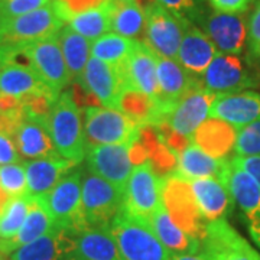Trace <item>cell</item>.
<instances>
[{
    "mask_svg": "<svg viewBox=\"0 0 260 260\" xmlns=\"http://www.w3.org/2000/svg\"><path fill=\"white\" fill-rule=\"evenodd\" d=\"M59 156L81 164L87 153L81 107L71 88L64 90L44 121Z\"/></svg>",
    "mask_w": 260,
    "mask_h": 260,
    "instance_id": "cell-1",
    "label": "cell"
},
{
    "mask_svg": "<svg viewBox=\"0 0 260 260\" xmlns=\"http://www.w3.org/2000/svg\"><path fill=\"white\" fill-rule=\"evenodd\" d=\"M109 227L123 260L171 259V253L160 243L146 218L121 208Z\"/></svg>",
    "mask_w": 260,
    "mask_h": 260,
    "instance_id": "cell-2",
    "label": "cell"
},
{
    "mask_svg": "<svg viewBox=\"0 0 260 260\" xmlns=\"http://www.w3.org/2000/svg\"><path fill=\"white\" fill-rule=\"evenodd\" d=\"M83 116L87 148L130 143L139 133L140 124L116 109L87 106Z\"/></svg>",
    "mask_w": 260,
    "mask_h": 260,
    "instance_id": "cell-3",
    "label": "cell"
},
{
    "mask_svg": "<svg viewBox=\"0 0 260 260\" xmlns=\"http://www.w3.org/2000/svg\"><path fill=\"white\" fill-rule=\"evenodd\" d=\"M162 203L178 227L201 243L207 229V221L200 211L191 182L178 174L162 181Z\"/></svg>",
    "mask_w": 260,
    "mask_h": 260,
    "instance_id": "cell-4",
    "label": "cell"
},
{
    "mask_svg": "<svg viewBox=\"0 0 260 260\" xmlns=\"http://www.w3.org/2000/svg\"><path fill=\"white\" fill-rule=\"evenodd\" d=\"M200 83L213 94H230L259 88L260 73L240 56L218 52L201 75Z\"/></svg>",
    "mask_w": 260,
    "mask_h": 260,
    "instance_id": "cell-5",
    "label": "cell"
},
{
    "mask_svg": "<svg viewBox=\"0 0 260 260\" xmlns=\"http://www.w3.org/2000/svg\"><path fill=\"white\" fill-rule=\"evenodd\" d=\"M52 0L47 6L0 23V45L20 48L45 38L54 37L64 28Z\"/></svg>",
    "mask_w": 260,
    "mask_h": 260,
    "instance_id": "cell-6",
    "label": "cell"
},
{
    "mask_svg": "<svg viewBox=\"0 0 260 260\" xmlns=\"http://www.w3.org/2000/svg\"><path fill=\"white\" fill-rule=\"evenodd\" d=\"M83 169L71 171L56 184L47 195L41 197V203L58 227L77 230L85 227L81 205Z\"/></svg>",
    "mask_w": 260,
    "mask_h": 260,
    "instance_id": "cell-7",
    "label": "cell"
},
{
    "mask_svg": "<svg viewBox=\"0 0 260 260\" xmlns=\"http://www.w3.org/2000/svg\"><path fill=\"white\" fill-rule=\"evenodd\" d=\"M81 205L85 225H110L123 208V191L83 168Z\"/></svg>",
    "mask_w": 260,
    "mask_h": 260,
    "instance_id": "cell-8",
    "label": "cell"
},
{
    "mask_svg": "<svg viewBox=\"0 0 260 260\" xmlns=\"http://www.w3.org/2000/svg\"><path fill=\"white\" fill-rule=\"evenodd\" d=\"M146 23L143 41L155 54L164 58L177 59L181 39L184 37L186 23L177 15L169 12L156 0H150L143 6Z\"/></svg>",
    "mask_w": 260,
    "mask_h": 260,
    "instance_id": "cell-9",
    "label": "cell"
},
{
    "mask_svg": "<svg viewBox=\"0 0 260 260\" xmlns=\"http://www.w3.org/2000/svg\"><path fill=\"white\" fill-rule=\"evenodd\" d=\"M56 35L13 49L22 59H25L37 71L42 81L54 93L61 94L73 81Z\"/></svg>",
    "mask_w": 260,
    "mask_h": 260,
    "instance_id": "cell-10",
    "label": "cell"
},
{
    "mask_svg": "<svg viewBox=\"0 0 260 260\" xmlns=\"http://www.w3.org/2000/svg\"><path fill=\"white\" fill-rule=\"evenodd\" d=\"M87 97H93L103 107L119 110V99L126 88L119 67L107 64L91 56L85 70L74 81Z\"/></svg>",
    "mask_w": 260,
    "mask_h": 260,
    "instance_id": "cell-11",
    "label": "cell"
},
{
    "mask_svg": "<svg viewBox=\"0 0 260 260\" xmlns=\"http://www.w3.org/2000/svg\"><path fill=\"white\" fill-rule=\"evenodd\" d=\"M162 181L148 162L136 165L123 191V210L149 221L162 204Z\"/></svg>",
    "mask_w": 260,
    "mask_h": 260,
    "instance_id": "cell-12",
    "label": "cell"
},
{
    "mask_svg": "<svg viewBox=\"0 0 260 260\" xmlns=\"http://www.w3.org/2000/svg\"><path fill=\"white\" fill-rule=\"evenodd\" d=\"M201 253L208 260H260V251L227 220L207 224L201 240Z\"/></svg>",
    "mask_w": 260,
    "mask_h": 260,
    "instance_id": "cell-13",
    "label": "cell"
},
{
    "mask_svg": "<svg viewBox=\"0 0 260 260\" xmlns=\"http://www.w3.org/2000/svg\"><path fill=\"white\" fill-rule=\"evenodd\" d=\"M215 95L217 94L207 91L198 80L175 103V106L162 121H167L179 135L192 138L195 130L210 117V110Z\"/></svg>",
    "mask_w": 260,
    "mask_h": 260,
    "instance_id": "cell-14",
    "label": "cell"
},
{
    "mask_svg": "<svg viewBox=\"0 0 260 260\" xmlns=\"http://www.w3.org/2000/svg\"><path fill=\"white\" fill-rule=\"evenodd\" d=\"M132 143V142H130ZM130 143L90 146L85 153V169L124 191L135 164L130 158Z\"/></svg>",
    "mask_w": 260,
    "mask_h": 260,
    "instance_id": "cell-15",
    "label": "cell"
},
{
    "mask_svg": "<svg viewBox=\"0 0 260 260\" xmlns=\"http://www.w3.org/2000/svg\"><path fill=\"white\" fill-rule=\"evenodd\" d=\"M205 35L223 54L239 55L247 44V22L243 15L213 10L198 19Z\"/></svg>",
    "mask_w": 260,
    "mask_h": 260,
    "instance_id": "cell-16",
    "label": "cell"
},
{
    "mask_svg": "<svg viewBox=\"0 0 260 260\" xmlns=\"http://www.w3.org/2000/svg\"><path fill=\"white\" fill-rule=\"evenodd\" d=\"M119 68L123 75L126 88H133L156 99L158 55L143 41H136L129 58Z\"/></svg>",
    "mask_w": 260,
    "mask_h": 260,
    "instance_id": "cell-17",
    "label": "cell"
},
{
    "mask_svg": "<svg viewBox=\"0 0 260 260\" xmlns=\"http://www.w3.org/2000/svg\"><path fill=\"white\" fill-rule=\"evenodd\" d=\"M10 49L12 55L0 68V94L16 99L37 94H56L42 81L37 71L15 52L13 48Z\"/></svg>",
    "mask_w": 260,
    "mask_h": 260,
    "instance_id": "cell-18",
    "label": "cell"
},
{
    "mask_svg": "<svg viewBox=\"0 0 260 260\" xmlns=\"http://www.w3.org/2000/svg\"><path fill=\"white\" fill-rule=\"evenodd\" d=\"M158 121H162L186 90L198 81L177 59L158 56Z\"/></svg>",
    "mask_w": 260,
    "mask_h": 260,
    "instance_id": "cell-19",
    "label": "cell"
},
{
    "mask_svg": "<svg viewBox=\"0 0 260 260\" xmlns=\"http://www.w3.org/2000/svg\"><path fill=\"white\" fill-rule=\"evenodd\" d=\"M73 260H123L109 225L71 230Z\"/></svg>",
    "mask_w": 260,
    "mask_h": 260,
    "instance_id": "cell-20",
    "label": "cell"
},
{
    "mask_svg": "<svg viewBox=\"0 0 260 260\" xmlns=\"http://www.w3.org/2000/svg\"><path fill=\"white\" fill-rule=\"evenodd\" d=\"M210 117L227 121L237 130L260 120V93L217 94L210 110Z\"/></svg>",
    "mask_w": 260,
    "mask_h": 260,
    "instance_id": "cell-21",
    "label": "cell"
},
{
    "mask_svg": "<svg viewBox=\"0 0 260 260\" xmlns=\"http://www.w3.org/2000/svg\"><path fill=\"white\" fill-rule=\"evenodd\" d=\"M217 55V48L201 28L186 23L184 37L178 49L177 61L195 78H201Z\"/></svg>",
    "mask_w": 260,
    "mask_h": 260,
    "instance_id": "cell-22",
    "label": "cell"
},
{
    "mask_svg": "<svg viewBox=\"0 0 260 260\" xmlns=\"http://www.w3.org/2000/svg\"><path fill=\"white\" fill-rule=\"evenodd\" d=\"M9 260H73L71 230L54 225L35 242L12 251Z\"/></svg>",
    "mask_w": 260,
    "mask_h": 260,
    "instance_id": "cell-23",
    "label": "cell"
},
{
    "mask_svg": "<svg viewBox=\"0 0 260 260\" xmlns=\"http://www.w3.org/2000/svg\"><path fill=\"white\" fill-rule=\"evenodd\" d=\"M189 182L205 221L213 223L217 220H225L233 211L234 200L223 181L218 178H200Z\"/></svg>",
    "mask_w": 260,
    "mask_h": 260,
    "instance_id": "cell-24",
    "label": "cell"
},
{
    "mask_svg": "<svg viewBox=\"0 0 260 260\" xmlns=\"http://www.w3.org/2000/svg\"><path fill=\"white\" fill-rule=\"evenodd\" d=\"M23 165L26 171L28 195L32 198L47 195L59 182V179L78 167V164L62 156L29 159L23 160Z\"/></svg>",
    "mask_w": 260,
    "mask_h": 260,
    "instance_id": "cell-25",
    "label": "cell"
},
{
    "mask_svg": "<svg viewBox=\"0 0 260 260\" xmlns=\"http://www.w3.org/2000/svg\"><path fill=\"white\" fill-rule=\"evenodd\" d=\"M12 139L20 158L25 160L59 156L42 120L25 116L16 126Z\"/></svg>",
    "mask_w": 260,
    "mask_h": 260,
    "instance_id": "cell-26",
    "label": "cell"
},
{
    "mask_svg": "<svg viewBox=\"0 0 260 260\" xmlns=\"http://www.w3.org/2000/svg\"><path fill=\"white\" fill-rule=\"evenodd\" d=\"M237 129L230 123L208 117L192 135V142L207 155L214 159H232V153L236 148Z\"/></svg>",
    "mask_w": 260,
    "mask_h": 260,
    "instance_id": "cell-27",
    "label": "cell"
},
{
    "mask_svg": "<svg viewBox=\"0 0 260 260\" xmlns=\"http://www.w3.org/2000/svg\"><path fill=\"white\" fill-rule=\"evenodd\" d=\"M136 140L146 153L148 164L160 178L177 174L178 153L167 145L153 124H142Z\"/></svg>",
    "mask_w": 260,
    "mask_h": 260,
    "instance_id": "cell-28",
    "label": "cell"
},
{
    "mask_svg": "<svg viewBox=\"0 0 260 260\" xmlns=\"http://www.w3.org/2000/svg\"><path fill=\"white\" fill-rule=\"evenodd\" d=\"M229 164L230 159L211 158L191 140V143L178 155L177 174L188 181L200 179V178L223 179Z\"/></svg>",
    "mask_w": 260,
    "mask_h": 260,
    "instance_id": "cell-29",
    "label": "cell"
},
{
    "mask_svg": "<svg viewBox=\"0 0 260 260\" xmlns=\"http://www.w3.org/2000/svg\"><path fill=\"white\" fill-rule=\"evenodd\" d=\"M54 225L55 223H54L52 217L49 215L47 208L41 203V200L32 198L26 220L22 224L20 230L12 239L0 240V253L9 256L12 251L18 250L19 247L35 242L41 236L47 234Z\"/></svg>",
    "mask_w": 260,
    "mask_h": 260,
    "instance_id": "cell-30",
    "label": "cell"
},
{
    "mask_svg": "<svg viewBox=\"0 0 260 260\" xmlns=\"http://www.w3.org/2000/svg\"><path fill=\"white\" fill-rule=\"evenodd\" d=\"M149 223L152 225L155 234L158 236L160 243L167 247V250L171 254L201 251V243L195 240L189 234H186L185 232H182L177 224L172 221L164 203L150 215Z\"/></svg>",
    "mask_w": 260,
    "mask_h": 260,
    "instance_id": "cell-31",
    "label": "cell"
},
{
    "mask_svg": "<svg viewBox=\"0 0 260 260\" xmlns=\"http://www.w3.org/2000/svg\"><path fill=\"white\" fill-rule=\"evenodd\" d=\"M112 9L113 0H107L106 3H103L97 8L70 15L65 20V25L74 29L77 34L87 38L90 42H93L110 32Z\"/></svg>",
    "mask_w": 260,
    "mask_h": 260,
    "instance_id": "cell-32",
    "label": "cell"
},
{
    "mask_svg": "<svg viewBox=\"0 0 260 260\" xmlns=\"http://www.w3.org/2000/svg\"><path fill=\"white\" fill-rule=\"evenodd\" d=\"M58 42L64 55V61L71 77V81H75L85 70V65L91 58V42L77 34L68 25L58 32Z\"/></svg>",
    "mask_w": 260,
    "mask_h": 260,
    "instance_id": "cell-33",
    "label": "cell"
},
{
    "mask_svg": "<svg viewBox=\"0 0 260 260\" xmlns=\"http://www.w3.org/2000/svg\"><path fill=\"white\" fill-rule=\"evenodd\" d=\"M146 13L139 2L116 3L113 2L110 32L129 39H138L145 32Z\"/></svg>",
    "mask_w": 260,
    "mask_h": 260,
    "instance_id": "cell-34",
    "label": "cell"
},
{
    "mask_svg": "<svg viewBox=\"0 0 260 260\" xmlns=\"http://www.w3.org/2000/svg\"><path fill=\"white\" fill-rule=\"evenodd\" d=\"M119 110L138 124H156L158 104L153 97L133 88H124L119 99Z\"/></svg>",
    "mask_w": 260,
    "mask_h": 260,
    "instance_id": "cell-35",
    "label": "cell"
},
{
    "mask_svg": "<svg viewBox=\"0 0 260 260\" xmlns=\"http://www.w3.org/2000/svg\"><path fill=\"white\" fill-rule=\"evenodd\" d=\"M136 41L138 39H129L109 32L91 42V56L107 64L120 67L132 54Z\"/></svg>",
    "mask_w": 260,
    "mask_h": 260,
    "instance_id": "cell-36",
    "label": "cell"
},
{
    "mask_svg": "<svg viewBox=\"0 0 260 260\" xmlns=\"http://www.w3.org/2000/svg\"><path fill=\"white\" fill-rule=\"evenodd\" d=\"M32 197L22 195L9 198L0 208V240L12 239L20 230L29 213Z\"/></svg>",
    "mask_w": 260,
    "mask_h": 260,
    "instance_id": "cell-37",
    "label": "cell"
},
{
    "mask_svg": "<svg viewBox=\"0 0 260 260\" xmlns=\"http://www.w3.org/2000/svg\"><path fill=\"white\" fill-rule=\"evenodd\" d=\"M243 169L250 175L260 186V158L259 156H250L243 160ZM244 223L249 230L251 240L257 244L260 249V201L256 204L246 207L242 210Z\"/></svg>",
    "mask_w": 260,
    "mask_h": 260,
    "instance_id": "cell-38",
    "label": "cell"
},
{
    "mask_svg": "<svg viewBox=\"0 0 260 260\" xmlns=\"http://www.w3.org/2000/svg\"><path fill=\"white\" fill-rule=\"evenodd\" d=\"M0 188L9 198L28 195V181L23 162L0 165Z\"/></svg>",
    "mask_w": 260,
    "mask_h": 260,
    "instance_id": "cell-39",
    "label": "cell"
},
{
    "mask_svg": "<svg viewBox=\"0 0 260 260\" xmlns=\"http://www.w3.org/2000/svg\"><path fill=\"white\" fill-rule=\"evenodd\" d=\"M234 150L239 156H260V120L237 130Z\"/></svg>",
    "mask_w": 260,
    "mask_h": 260,
    "instance_id": "cell-40",
    "label": "cell"
},
{
    "mask_svg": "<svg viewBox=\"0 0 260 260\" xmlns=\"http://www.w3.org/2000/svg\"><path fill=\"white\" fill-rule=\"evenodd\" d=\"M51 0H0V23L47 6Z\"/></svg>",
    "mask_w": 260,
    "mask_h": 260,
    "instance_id": "cell-41",
    "label": "cell"
},
{
    "mask_svg": "<svg viewBox=\"0 0 260 260\" xmlns=\"http://www.w3.org/2000/svg\"><path fill=\"white\" fill-rule=\"evenodd\" d=\"M169 12L177 15L178 18L194 23L198 20L203 10L200 8V0H156Z\"/></svg>",
    "mask_w": 260,
    "mask_h": 260,
    "instance_id": "cell-42",
    "label": "cell"
},
{
    "mask_svg": "<svg viewBox=\"0 0 260 260\" xmlns=\"http://www.w3.org/2000/svg\"><path fill=\"white\" fill-rule=\"evenodd\" d=\"M106 2L107 0H52V3L55 5L58 15L64 20V23L70 15L93 9V8H97V6H100Z\"/></svg>",
    "mask_w": 260,
    "mask_h": 260,
    "instance_id": "cell-43",
    "label": "cell"
},
{
    "mask_svg": "<svg viewBox=\"0 0 260 260\" xmlns=\"http://www.w3.org/2000/svg\"><path fill=\"white\" fill-rule=\"evenodd\" d=\"M247 48L249 58L254 59L260 51V2L254 6V10L247 22Z\"/></svg>",
    "mask_w": 260,
    "mask_h": 260,
    "instance_id": "cell-44",
    "label": "cell"
},
{
    "mask_svg": "<svg viewBox=\"0 0 260 260\" xmlns=\"http://www.w3.org/2000/svg\"><path fill=\"white\" fill-rule=\"evenodd\" d=\"M208 5L217 12L243 15L250 9L254 0H207Z\"/></svg>",
    "mask_w": 260,
    "mask_h": 260,
    "instance_id": "cell-45",
    "label": "cell"
},
{
    "mask_svg": "<svg viewBox=\"0 0 260 260\" xmlns=\"http://www.w3.org/2000/svg\"><path fill=\"white\" fill-rule=\"evenodd\" d=\"M22 160L12 136L0 132V165L19 164Z\"/></svg>",
    "mask_w": 260,
    "mask_h": 260,
    "instance_id": "cell-46",
    "label": "cell"
},
{
    "mask_svg": "<svg viewBox=\"0 0 260 260\" xmlns=\"http://www.w3.org/2000/svg\"><path fill=\"white\" fill-rule=\"evenodd\" d=\"M169 260H208L204 254L200 253H181V254H171Z\"/></svg>",
    "mask_w": 260,
    "mask_h": 260,
    "instance_id": "cell-47",
    "label": "cell"
},
{
    "mask_svg": "<svg viewBox=\"0 0 260 260\" xmlns=\"http://www.w3.org/2000/svg\"><path fill=\"white\" fill-rule=\"evenodd\" d=\"M12 55V49L6 45H0V68L8 61Z\"/></svg>",
    "mask_w": 260,
    "mask_h": 260,
    "instance_id": "cell-48",
    "label": "cell"
},
{
    "mask_svg": "<svg viewBox=\"0 0 260 260\" xmlns=\"http://www.w3.org/2000/svg\"><path fill=\"white\" fill-rule=\"evenodd\" d=\"M116 3H130V2H138V0H113Z\"/></svg>",
    "mask_w": 260,
    "mask_h": 260,
    "instance_id": "cell-49",
    "label": "cell"
},
{
    "mask_svg": "<svg viewBox=\"0 0 260 260\" xmlns=\"http://www.w3.org/2000/svg\"><path fill=\"white\" fill-rule=\"evenodd\" d=\"M0 260H9V257H8L6 254H3V253H0Z\"/></svg>",
    "mask_w": 260,
    "mask_h": 260,
    "instance_id": "cell-50",
    "label": "cell"
},
{
    "mask_svg": "<svg viewBox=\"0 0 260 260\" xmlns=\"http://www.w3.org/2000/svg\"><path fill=\"white\" fill-rule=\"evenodd\" d=\"M254 61H257V62L260 64V51L257 52V55H256V58H254Z\"/></svg>",
    "mask_w": 260,
    "mask_h": 260,
    "instance_id": "cell-51",
    "label": "cell"
}]
</instances>
